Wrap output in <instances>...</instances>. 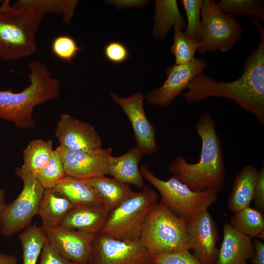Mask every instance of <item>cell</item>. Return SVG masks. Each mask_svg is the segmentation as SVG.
I'll return each mask as SVG.
<instances>
[{
	"mask_svg": "<svg viewBox=\"0 0 264 264\" xmlns=\"http://www.w3.org/2000/svg\"><path fill=\"white\" fill-rule=\"evenodd\" d=\"M158 198L155 190L144 186L108 214L100 232L120 240H139L145 219Z\"/></svg>",
	"mask_w": 264,
	"mask_h": 264,
	"instance_id": "obj_7",
	"label": "cell"
},
{
	"mask_svg": "<svg viewBox=\"0 0 264 264\" xmlns=\"http://www.w3.org/2000/svg\"><path fill=\"white\" fill-rule=\"evenodd\" d=\"M104 54L110 62L120 64L126 61L129 57V52L122 43L113 41L104 46Z\"/></svg>",
	"mask_w": 264,
	"mask_h": 264,
	"instance_id": "obj_35",
	"label": "cell"
},
{
	"mask_svg": "<svg viewBox=\"0 0 264 264\" xmlns=\"http://www.w3.org/2000/svg\"><path fill=\"white\" fill-rule=\"evenodd\" d=\"M143 156L136 146L119 156L111 155L109 159L107 175L124 183L143 188V177L138 166Z\"/></svg>",
	"mask_w": 264,
	"mask_h": 264,
	"instance_id": "obj_19",
	"label": "cell"
},
{
	"mask_svg": "<svg viewBox=\"0 0 264 264\" xmlns=\"http://www.w3.org/2000/svg\"><path fill=\"white\" fill-rule=\"evenodd\" d=\"M195 129L200 138L201 152L198 161L190 163L185 157L178 156L169 164L174 177L195 191L222 189L225 178L223 152L216 123L207 110L198 117Z\"/></svg>",
	"mask_w": 264,
	"mask_h": 264,
	"instance_id": "obj_2",
	"label": "cell"
},
{
	"mask_svg": "<svg viewBox=\"0 0 264 264\" xmlns=\"http://www.w3.org/2000/svg\"><path fill=\"white\" fill-rule=\"evenodd\" d=\"M217 4L224 13L234 16H249L264 21L263 0H221Z\"/></svg>",
	"mask_w": 264,
	"mask_h": 264,
	"instance_id": "obj_29",
	"label": "cell"
},
{
	"mask_svg": "<svg viewBox=\"0 0 264 264\" xmlns=\"http://www.w3.org/2000/svg\"><path fill=\"white\" fill-rule=\"evenodd\" d=\"M87 264H154L140 240L123 241L100 232L94 237Z\"/></svg>",
	"mask_w": 264,
	"mask_h": 264,
	"instance_id": "obj_10",
	"label": "cell"
},
{
	"mask_svg": "<svg viewBox=\"0 0 264 264\" xmlns=\"http://www.w3.org/2000/svg\"><path fill=\"white\" fill-rule=\"evenodd\" d=\"M46 13L30 7H14L9 0L0 6V59L13 61L37 50L36 32Z\"/></svg>",
	"mask_w": 264,
	"mask_h": 264,
	"instance_id": "obj_4",
	"label": "cell"
},
{
	"mask_svg": "<svg viewBox=\"0 0 264 264\" xmlns=\"http://www.w3.org/2000/svg\"><path fill=\"white\" fill-rule=\"evenodd\" d=\"M51 50L53 53L60 60L71 62L81 48L78 46L72 37L60 35L53 40Z\"/></svg>",
	"mask_w": 264,
	"mask_h": 264,
	"instance_id": "obj_33",
	"label": "cell"
},
{
	"mask_svg": "<svg viewBox=\"0 0 264 264\" xmlns=\"http://www.w3.org/2000/svg\"><path fill=\"white\" fill-rule=\"evenodd\" d=\"M109 213L103 207L74 206L63 219L60 226L67 229L95 234L101 230Z\"/></svg>",
	"mask_w": 264,
	"mask_h": 264,
	"instance_id": "obj_18",
	"label": "cell"
},
{
	"mask_svg": "<svg viewBox=\"0 0 264 264\" xmlns=\"http://www.w3.org/2000/svg\"><path fill=\"white\" fill-rule=\"evenodd\" d=\"M250 20L258 28L261 41L245 59L242 75L236 80L225 82L217 81L202 72L192 80L187 87L188 91L182 94L189 104L211 97L230 99L264 125V28L257 19L251 17Z\"/></svg>",
	"mask_w": 264,
	"mask_h": 264,
	"instance_id": "obj_1",
	"label": "cell"
},
{
	"mask_svg": "<svg viewBox=\"0 0 264 264\" xmlns=\"http://www.w3.org/2000/svg\"><path fill=\"white\" fill-rule=\"evenodd\" d=\"M34 176L44 190L54 188L67 176L56 148L45 166Z\"/></svg>",
	"mask_w": 264,
	"mask_h": 264,
	"instance_id": "obj_30",
	"label": "cell"
},
{
	"mask_svg": "<svg viewBox=\"0 0 264 264\" xmlns=\"http://www.w3.org/2000/svg\"><path fill=\"white\" fill-rule=\"evenodd\" d=\"M154 264H203L189 251L152 256Z\"/></svg>",
	"mask_w": 264,
	"mask_h": 264,
	"instance_id": "obj_34",
	"label": "cell"
},
{
	"mask_svg": "<svg viewBox=\"0 0 264 264\" xmlns=\"http://www.w3.org/2000/svg\"><path fill=\"white\" fill-rule=\"evenodd\" d=\"M73 206L66 197L54 189H45L38 212L42 227L49 228L60 225Z\"/></svg>",
	"mask_w": 264,
	"mask_h": 264,
	"instance_id": "obj_22",
	"label": "cell"
},
{
	"mask_svg": "<svg viewBox=\"0 0 264 264\" xmlns=\"http://www.w3.org/2000/svg\"><path fill=\"white\" fill-rule=\"evenodd\" d=\"M187 229L194 256L203 264H216L219 249L217 224L208 210L187 221Z\"/></svg>",
	"mask_w": 264,
	"mask_h": 264,
	"instance_id": "obj_14",
	"label": "cell"
},
{
	"mask_svg": "<svg viewBox=\"0 0 264 264\" xmlns=\"http://www.w3.org/2000/svg\"><path fill=\"white\" fill-rule=\"evenodd\" d=\"M108 3L116 5L118 8L130 7H141L146 4L147 0H109Z\"/></svg>",
	"mask_w": 264,
	"mask_h": 264,
	"instance_id": "obj_39",
	"label": "cell"
},
{
	"mask_svg": "<svg viewBox=\"0 0 264 264\" xmlns=\"http://www.w3.org/2000/svg\"><path fill=\"white\" fill-rule=\"evenodd\" d=\"M181 3L187 16L184 34L191 39L200 41L201 39V9L203 0H181Z\"/></svg>",
	"mask_w": 264,
	"mask_h": 264,
	"instance_id": "obj_32",
	"label": "cell"
},
{
	"mask_svg": "<svg viewBox=\"0 0 264 264\" xmlns=\"http://www.w3.org/2000/svg\"><path fill=\"white\" fill-rule=\"evenodd\" d=\"M201 54L227 52L242 39L243 28L239 19L222 11L214 0H203L201 9Z\"/></svg>",
	"mask_w": 264,
	"mask_h": 264,
	"instance_id": "obj_8",
	"label": "cell"
},
{
	"mask_svg": "<svg viewBox=\"0 0 264 264\" xmlns=\"http://www.w3.org/2000/svg\"><path fill=\"white\" fill-rule=\"evenodd\" d=\"M187 224L160 201L147 215L139 240L152 256L189 251Z\"/></svg>",
	"mask_w": 264,
	"mask_h": 264,
	"instance_id": "obj_5",
	"label": "cell"
},
{
	"mask_svg": "<svg viewBox=\"0 0 264 264\" xmlns=\"http://www.w3.org/2000/svg\"><path fill=\"white\" fill-rule=\"evenodd\" d=\"M41 254L39 264H75L62 256L47 240Z\"/></svg>",
	"mask_w": 264,
	"mask_h": 264,
	"instance_id": "obj_36",
	"label": "cell"
},
{
	"mask_svg": "<svg viewBox=\"0 0 264 264\" xmlns=\"http://www.w3.org/2000/svg\"><path fill=\"white\" fill-rule=\"evenodd\" d=\"M230 224L240 233L249 237L264 238V215L261 211L250 206L234 213Z\"/></svg>",
	"mask_w": 264,
	"mask_h": 264,
	"instance_id": "obj_25",
	"label": "cell"
},
{
	"mask_svg": "<svg viewBox=\"0 0 264 264\" xmlns=\"http://www.w3.org/2000/svg\"><path fill=\"white\" fill-rule=\"evenodd\" d=\"M110 96L129 118L133 129L136 146L143 155H150L157 152L159 147L156 142L155 129L144 110L145 95L139 92L127 98H122L111 92Z\"/></svg>",
	"mask_w": 264,
	"mask_h": 264,
	"instance_id": "obj_11",
	"label": "cell"
},
{
	"mask_svg": "<svg viewBox=\"0 0 264 264\" xmlns=\"http://www.w3.org/2000/svg\"><path fill=\"white\" fill-rule=\"evenodd\" d=\"M253 243L255 252L251 259L252 264H264V243L258 240Z\"/></svg>",
	"mask_w": 264,
	"mask_h": 264,
	"instance_id": "obj_38",
	"label": "cell"
},
{
	"mask_svg": "<svg viewBox=\"0 0 264 264\" xmlns=\"http://www.w3.org/2000/svg\"><path fill=\"white\" fill-rule=\"evenodd\" d=\"M28 69L30 84L22 91L0 90V118L25 130L35 126L34 107L58 98L61 86L59 80L52 76L48 67L41 61H31Z\"/></svg>",
	"mask_w": 264,
	"mask_h": 264,
	"instance_id": "obj_3",
	"label": "cell"
},
{
	"mask_svg": "<svg viewBox=\"0 0 264 264\" xmlns=\"http://www.w3.org/2000/svg\"><path fill=\"white\" fill-rule=\"evenodd\" d=\"M0 264H18L16 257L0 252Z\"/></svg>",
	"mask_w": 264,
	"mask_h": 264,
	"instance_id": "obj_40",
	"label": "cell"
},
{
	"mask_svg": "<svg viewBox=\"0 0 264 264\" xmlns=\"http://www.w3.org/2000/svg\"><path fill=\"white\" fill-rule=\"evenodd\" d=\"M139 170L143 177L158 191L161 202L187 221L208 210L218 199V193L215 191H193L174 176L162 180L153 174L147 165H141Z\"/></svg>",
	"mask_w": 264,
	"mask_h": 264,
	"instance_id": "obj_6",
	"label": "cell"
},
{
	"mask_svg": "<svg viewBox=\"0 0 264 264\" xmlns=\"http://www.w3.org/2000/svg\"><path fill=\"white\" fill-rule=\"evenodd\" d=\"M223 237L216 264H246L254 255L252 238L228 223L223 227Z\"/></svg>",
	"mask_w": 264,
	"mask_h": 264,
	"instance_id": "obj_17",
	"label": "cell"
},
{
	"mask_svg": "<svg viewBox=\"0 0 264 264\" xmlns=\"http://www.w3.org/2000/svg\"><path fill=\"white\" fill-rule=\"evenodd\" d=\"M53 151L51 140H33L23 151L22 166L35 175L45 166Z\"/></svg>",
	"mask_w": 264,
	"mask_h": 264,
	"instance_id": "obj_26",
	"label": "cell"
},
{
	"mask_svg": "<svg viewBox=\"0 0 264 264\" xmlns=\"http://www.w3.org/2000/svg\"></svg>",
	"mask_w": 264,
	"mask_h": 264,
	"instance_id": "obj_44",
	"label": "cell"
},
{
	"mask_svg": "<svg viewBox=\"0 0 264 264\" xmlns=\"http://www.w3.org/2000/svg\"><path fill=\"white\" fill-rule=\"evenodd\" d=\"M258 170L251 164L245 165L236 177L228 198L227 208L233 213L249 207Z\"/></svg>",
	"mask_w": 264,
	"mask_h": 264,
	"instance_id": "obj_21",
	"label": "cell"
},
{
	"mask_svg": "<svg viewBox=\"0 0 264 264\" xmlns=\"http://www.w3.org/2000/svg\"><path fill=\"white\" fill-rule=\"evenodd\" d=\"M5 193L4 190L0 188V216L6 204L5 202Z\"/></svg>",
	"mask_w": 264,
	"mask_h": 264,
	"instance_id": "obj_41",
	"label": "cell"
},
{
	"mask_svg": "<svg viewBox=\"0 0 264 264\" xmlns=\"http://www.w3.org/2000/svg\"><path fill=\"white\" fill-rule=\"evenodd\" d=\"M2 1L3 0H0V4L1 3Z\"/></svg>",
	"mask_w": 264,
	"mask_h": 264,
	"instance_id": "obj_42",
	"label": "cell"
},
{
	"mask_svg": "<svg viewBox=\"0 0 264 264\" xmlns=\"http://www.w3.org/2000/svg\"><path fill=\"white\" fill-rule=\"evenodd\" d=\"M67 176L86 179L105 176L112 148L86 152L68 149L59 145L57 148Z\"/></svg>",
	"mask_w": 264,
	"mask_h": 264,
	"instance_id": "obj_13",
	"label": "cell"
},
{
	"mask_svg": "<svg viewBox=\"0 0 264 264\" xmlns=\"http://www.w3.org/2000/svg\"><path fill=\"white\" fill-rule=\"evenodd\" d=\"M174 28V42L171 52L175 57V65L189 63L196 58L195 55L199 42L187 37L179 27L175 26Z\"/></svg>",
	"mask_w": 264,
	"mask_h": 264,
	"instance_id": "obj_31",
	"label": "cell"
},
{
	"mask_svg": "<svg viewBox=\"0 0 264 264\" xmlns=\"http://www.w3.org/2000/svg\"><path fill=\"white\" fill-rule=\"evenodd\" d=\"M253 200L256 209L264 211V166L258 170L254 186Z\"/></svg>",
	"mask_w": 264,
	"mask_h": 264,
	"instance_id": "obj_37",
	"label": "cell"
},
{
	"mask_svg": "<svg viewBox=\"0 0 264 264\" xmlns=\"http://www.w3.org/2000/svg\"><path fill=\"white\" fill-rule=\"evenodd\" d=\"M22 248L23 264H37L47 238L42 226H29L19 236Z\"/></svg>",
	"mask_w": 264,
	"mask_h": 264,
	"instance_id": "obj_27",
	"label": "cell"
},
{
	"mask_svg": "<svg viewBox=\"0 0 264 264\" xmlns=\"http://www.w3.org/2000/svg\"><path fill=\"white\" fill-rule=\"evenodd\" d=\"M1 155V153H0V155Z\"/></svg>",
	"mask_w": 264,
	"mask_h": 264,
	"instance_id": "obj_43",
	"label": "cell"
},
{
	"mask_svg": "<svg viewBox=\"0 0 264 264\" xmlns=\"http://www.w3.org/2000/svg\"><path fill=\"white\" fill-rule=\"evenodd\" d=\"M154 21L153 35L158 39L165 38L173 26H177L182 30L186 27V20L181 15L176 0H155Z\"/></svg>",
	"mask_w": 264,
	"mask_h": 264,
	"instance_id": "obj_23",
	"label": "cell"
},
{
	"mask_svg": "<svg viewBox=\"0 0 264 264\" xmlns=\"http://www.w3.org/2000/svg\"><path fill=\"white\" fill-rule=\"evenodd\" d=\"M53 189L66 197L73 206L104 208L92 188L81 179L66 176Z\"/></svg>",
	"mask_w": 264,
	"mask_h": 264,
	"instance_id": "obj_24",
	"label": "cell"
},
{
	"mask_svg": "<svg viewBox=\"0 0 264 264\" xmlns=\"http://www.w3.org/2000/svg\"><path fill=\"white\" fill-rule=\"evenodd\" d=\"M78 3V1L74 0H18L12 5L17 8H35L45 13L55 14L61 16L63 22L68 24Z\"/></svg>",
	"mask_w": 264,
	"mask_h": 264,
	"instance_id": "obj_28",
	"label": "cell"
},
{
	"mask_svg": "<svg viewBox=\"0 0 264 264\" xmlns=\"http://www.w3.org/2000/svg\"><path fill=\"white\" fill-rule=\"evenodd\" d=\"M15 173L22 180L23 188L18 197L6 204L0 216V231L10 237L29 226L32 218L38 215L44 189L36 177L22 166Z\"/></svg>",
	"mask_w": 264,
	"mask_h": 264,
	"instance_id": "obj_9",
	"label": "cell"
},
{
	"mask_svg": "<svg viewBox=\"0 0 264 264\" xmlns=\"http://www.w3.org/2000/svg\"><path fill=\"white\" fill-rule=\"evenodd\" d=\"M207 65L205 60L198 58L186 64L171 66L166 70L167 79L163 85L145 96L147 101L161 107L170 105L197 75L204 71Z\"/></svg>",
	"mask_w": 264,
	"mask_h": 264,
	"instance_id": "obj_12",
	"label": "cell"
},
{
	"mask_svg": "<svg viewBox=\"0 0 264 264\" xmlns=\"http://www.w3.org/2000/svg\"><path fill=\"white\" fill-rule=\"evenodd\" d=\"M81 179L92 188L109 213L134 192L129 184L105 176Z\"/></svg>",
	"mask_w": 264,
	"mask_h": 264,
	"instance_id": "obj_20",
	"label": "cell"
},
{
	"mask_svg": "<svg viewBox=\"0 0 264 264\" xmlns=\"http://www.w3.org/2000/svg\"><path fill=\"white\" fill-rule=\"evenodd\" d=\"M55 135L60 145L70 150L91 152L102 149V138L95 129L69 114L60 115Z\"/></svg>",
	"mask_w": 264,
	"mask_h": 264,
	"instance_id": "obj_15",
	"label": "cell"
},
{
	"mask_svg": "<svg viewBox=\"0 0 264 264\" xmlns=\"http://www.w3.org/2000/svg\"><path fill=\"white\" fill-rule=\"evenodd\" d=\"M42 229L47 240L64 258L75 264H87L96 234L67 229L60 225Z\"/></svg>",
	"mask_w": 264,
	"mask_h": 264,
	"instance_id": "obj_16",
	"label": "cell"
}]
</instances>
